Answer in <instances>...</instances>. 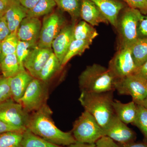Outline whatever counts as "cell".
<instances>
[{
	"instance_id": "38",
	"label": "cell",
	"mask_w": 147,
	"mask_h": 147,
	"mask_svg": "<svg viewBox=\"0 0 147 147\" xmlns=\"http://www.w3.org/2000/svg\"><path fill=\"white\" fill-rule=\"evenodd\" d=\"M134 74L147 80V61L143 65L137 68Z\"/></svg>"
},
{
	"instance_id": "10",
	"label": "cell",
	"mask_w": 147,
	"mask_h": 147,
	"mask_svg": "<svg viewBox=\"0 0 147 147\" xmlns=\"http://www.w3.org/2000/svg\"><path fill=\"white\" fill-rule=\"evenodd\" d=\"M108 68L116 79L135 73L137 68L132 59L130 47H119L110 61Z\"/></svg>"
},
{
	"instance_id": "15",
	"label": "cell",
	"mask_w": 147,
	"mask_h": 147,
	"mask_svg": "<svg viewBox=\"0 0 147 147\" xmlns=\"http://www.w3.org/2000/svg\"><path fill=\"white\" fill-rule=\"evenodd\" d=\"M94 3L108 20L109 23L117 28L119 13L124 7L123 3L117 0H90Z\"/></svg>"
},
{
	"instance_id": "39",
	"label": "cell",
	"mask_w": 147,
	"mask_h": 147,
	"mask_svg": "<svg viewBox=\"0 0 147 147\" xmlns=\"http://www.w3.org/2000/svg\"><path fill=\"white\" fill-rule=\"evenodd\" d=\"M11 131H24L22 130H19L18 129L9 126L8 125L3 122L2 121H0V134Z\"/></svg>"
},
{
	"instance_id": "29",
	"label": "cell",
	"mask_w": 147,
	"mask_h": 147,
	"mask_svg": "<svg viewBox=\"0 0 147 147\" xmlns=\"http://www.w3.org/2000/svg\"><path fill=\"white\" fill-rule=\"evenodd\" d=\"M24 131H11L0 134V147H21Z\"/></svg>"
},
{
	"instance_id": "45",
	"label": "cell",
	"mask_w": 147,
	"mask_h": 147,
	"mask_svg": "<svg viewBox=\"0 0 147 147\" xmlns=\"http://www.w3.org/2000/svg\"><path fill=\"white\" fill-rule=\"evenodd\" d=\"M1 72V65H0V72Z\"/></svg>"
},
{
	"instance_id": "34",
	"label": "cell",
	"mask_w": 147,
	"mask_h": 147,
	"mask_svg": "<svg viewBox=\"0 0 147 147\" xmlns=\"http://www.w3.org/2000/svg\"><path fill=\"white\" fill-rule=\"evenodd\" d=\"M137 34L138 38L147 37V16L142 13L140 16L138 23Z\"/></svg>"
},
{
	"instance_id": "4",
	"label": "cell",
	"mask_w": 147,
	"mask_h": 147,
	"mask_svg": "<svg viewBox=\"0 0 147 147\" xmlns=\"http://www.w3.org/2000/svg\"><path fill=\"white\" fill-rule=\"evenodd\" d=\"M71 133L76 142L95 144L104 136L103 129L94 117L84 110L74 123Z\"/></svg>"
},
{
	"instance_id": "17",
	"label": "cell",
	"mask_w": 147,
	"mask_h": 147,
	"mask_svg": "<svg viewBox=\"0 0 147 147\" xmlns=\"http://www.w3.org/2000/svg\"><path fill=\"white\" fill-rule=\"evenodd\" d=\"M80 17L92 26H99L101 23L109 22L101 13L97 6L90 0H82Z\"/></svg>"
},
{
	"instance_id": "23",
	"label": "cell",
	"mask_w": 147,
	"mask_h": 147,
	"mask_svg": "<svg viewBox=\"0 0 147 147\" xmlns=\"http://www.w3.org/2000/svg\"><path fill=\"white\" fill-rule=\"evenodd\" d=\"M21 147H63L50 143L26 128L23 133Z\"/></svg>"
},
{
	"instance_id": "6",
	"label": "cell",
	"mask_w": 147,
	"mask_h": 147,
	"mask_svg": "<svg viewBox=\"0 0 147 147\" xmlns=\"http://www.w3.org/2000/svg\"><path fill=\"white\" fill-rule=\"evenodd\" d=\"M49 97L47 83L34 78L19 103L29 113L39 110L47 104Z\"/></svg>"
},
{
	"instance_id": "8",
	"label": "cell",
	"mask_w": 147,
	"mask_h": 147,
	"mask_svg": "<svg viewBox=\"0 0 147 147\" xmlns=\"http://www.w3.org/2000/svg\"><path fill=\"white\" fill-rule=\"evenodd\" d=\"M30 115L21 104L11 98L0 104V121L19 130L26 129Z\"/></svg>"
},
{
	"instance_id": "12",
	"label": "cell",
	"mask_w": 147,
	"mask_h": 147,
	"mask_svg": "<svg viewBox=\"0 0 147 147\" xmlns=\"http://www.w3.org/2000/svg\"><path fill=\"white\" fill-rule=\"evenodd\" d=\"M53 52L52 48L37 46L31 51L24 61V68L33 77L38 78L40 71Z\"/></svg>"
},
{
	"instance_id": "30",
	"label": "cell",
	"mask_w": 147,
	"mask_h": 147,
	"mask_svg": "<svg viewBox=\"0 0 147 147\" xmlns=\"http://www.w3.org/2000/svg\"><path fill=\"white\" fill-rule=\"evenodd\" d=\"M133 125L137 127L144 137L147 143V109L142 105H137V112Z\"/></svg>"
},
{
	"instance_id": "13",
	"label": "cell",
	"mask_w": 147,
	"mask_h": 147,
	"mask_svg": "<svg viewBox=\"0 0 147 147\" xmlns=\"http://www.w3.org/2000/svg\"><path fill=\"white\" fill-rule=\"evenodd\" d=\"M42 23L39 18L27 16L23 19L16 34L19 40L38 42Z\"/></svg>"
},
{
	"instance_id": "42",
	"label": "cell",
	"mask_w": 147,
	"mask_h": 147,
	"mask_svg": "<svg viewBox=\"0 0 147 147\" xmlns=\"http://www.w3.org/2000/svg\"><path fill=\"white\" fill-rule=\"evenodd\" d=\"M95 144H88L76 142L74 144L67 146L66 147H95Z\"/></svg>"
},
{
	"instance_id": "9",
	"label": "cell",
	"mask_w": 147,
	"mask_h": 147,
	"mask_svg": "<svg viewBox=\"0 0 147 147\" xmlns=\"http://www.w3.org/2000/svg\"><path fill=\"white\" fill-rule=\"evenodd\" d=\"M65 25L64 17L58 11L51 12L45 16L42 23L38 46L40 48H52L53 40Z\"/></svg>"
},
{
	"instance_id": "40",
	"label": "cell",
	"mask_w": 147,
	"mask_h": 147,
	"mask_svg": "<svg viewBox=\"0 0 147 147\" xmlns=\"http://www.w3.org/2000/svg\"><path fill=\"white\" fill-rule=\"evenodd\" d=\"M40 0H18L21 5L29 9L32 8Z\"/></svg>"
},
{
	"instance_id": "36",
	"label": "cell",
	"mask_w": 147,
	"mask_h": 147,
	"mask_svg": "<svg viewBox=\"0 0 147 147\" xmlns=\"http://www.w3.org/2000/svg\"><path fill=\"white\" fill-rule=\"evenodd\" d=\"M11 33L5 16L0 18V41H2Z\"/></svg>"
},
{
	"instance_id": "22",
	"label": "cell",
	"mask_w": 147,
	"mask_h": 147,
	"mask_svg": "<svg viewBox=\"0 0 147 147\" xmlns=\"http://www.w3.org/2000/svg\"><path fill=\"white\" fill-rule=\"evenodd\" d=\"M98 34L91 25L84 21H80L74 26L73 31V39L86 40L93 42Z\"/></svg>"
},
{
	"instance_id": "44",
	"label": "cell",
	"mask_w": 147,
	"mask_h": 147,
	"mask_svg": "<svg viewBox=\"0 0 147 147\" xmlns=\"http://www.w3.org/2000/svg\"><path fill=\"white\" fill-rule=\"evenodd\" d=\"M142 105V106H144L145 108H147V95L146 97L145 98L143 102H142V105Z\"/></svg>"
},
{
	"instance_id": "21",
	"label": "cell",
	"mask_w": 147,
	"mask_h": 147,
	"mask_svg": "<svg viewBox=\"0 0 147 147\" xmlns=\"http://www.w3.org/2000/svg\"><path fill=\"white\" fill-rule=\"evenodd\" d=\"M62 68L61 63L53 52L40 71L37 79L47 83Z\"/></svg>"
},
{
	"instance_id": "19",
	"label": "cell",
	"mask_w": 147,
	"mask_h": 147,
	"mask_svg": "<svg viewBox=\"0 0 147 147\" xmlns=\"http://www.w3.org/2000/svg\"><path fill=\"white\" fill-rule=\"evenodd\" d=\"M113 106L115 115L124 123H133L137 112V105L134 101L124 103L117 100H113Z\"/></svg>"
},
{
	"instance_id": "24",
	"label": "cell",
	"mask_w": 147,
	"mask_h": 147,
	"mask_svg": "<svg viewBox=\"0 0 147 147\" xmlns=\"http://www.w3.org/2000/svg\"><path fill=\"white\" fill-rule=\"evenodd\" d=\"M0 65L1 72L6 78H11L20 71H24L21 69L15 53L5 56Z\"/></svg>"
},
{
	"instance_id": "2",
	"label": "cell",
	"mask_w": 147,
	"mask_h": 147,
	"mask_svg": "<svg viewBox=\"0 0 147 147\" xmlns=\"http://www.w3.org/2000/svg\"><path fill=\"white\" fill-rule=\"evenodd\" d=\"M114 92H81L79 98L84 110L93 116L102 129L105 127L115 115L113 106Z\"/></svg>"
},
{
	"instance_id": "27",
	"label": "cell",
	"mask_w": 147,
	"mask_h": 147,
	"mask_svg": "<svg viewBox=\"0 0 147 147\" xmlns=\"http://www.w3.org/2000/svg\"><path fill=\"white\" fill-rule=\"evenodd\" d=\"M57 5L55 0H40L32 8L28 11L27 16L39 18L52 12Z\"/></svg>"
},
{
	"instance_id": "33",
	"label": "cell",
	"mask_w": 147,
	"mask_h": 147,
	"mask_svg": "<svg viewBox=\"0 0 147 147\" xmlns=\"http://www.w3.org/2000/svg\"><path fill=\"white\" fill-rule=\"evenodd\" d=\"M129 7L138 9L142 13L147 14V0H122Z\"/></svg>"
},
{
	"instance_id": "31",
	"label": "cell",
	"mask_w": 147,
	"mask_h": 147,
	"mask_svg": "<svg viewBox=\"0 0 147 147\" xmlns=\"http://www.w3.org/2000/svg\"><path fill=\"white\" fill-rule=\"evenodd\" d=\"M19 40L15 32L11 33L1 41L2 50L4 57L6 55L15 53Z\"/></svg>"
},
{
	"instance_id": "35",
	"label": "cell",
	"mask_w": 147,
	"mask_h": 147,
	"mask_svg": "<svg viewBox=\"0 0 147 147\" xmlns=\"http://www.w3.org/2000/svg\"><path fill=\"white\" fill-rule=\"evenodd\" d=\"M95 147H122L118 143L106 136H103L95 143Z\"/></svg>"
},
{
	"instance_id": "5",
	"label": "cell",
	"mask_w": 147,
	"mask_h": 147,
	"mask_svg": "<svg viewBox=\"0 0 147 147\" xmlns=\"http://www.w3.org/2000/svg\"><path fill=\"white\" fill-rule=\"evenodd\" d=\"M141 11L130 7L125 10L118 18L116 29L119 38V47H131L138 38V23Z\"/></svg>"
},
{
	"instance_id": "43",
	"label": "cell",
	"mask_w": 147,
	"mask_h": 147,
	"mask_svg": "<svg viewBox=\"0 0 147 147\" xmlns=\"http://www.w3.org/2000/svg\"><path fill=\"white\" fill-rule=\"evenodd\" d=\"M4 58V57L3 55L2 50L1 41H0V63L3 60Z\"/></svg>"
},
{
	"instance_id": "14",
	"label": "cell",
	"mask_w": 147,
	"mask_h": 147,
	"mask_svg": "<svg viewBox=\"0 0 147 147\" xmlns=\"http://www.w3.org/2000/svg\"><path fill=\"white\" fill-rule=\"evenodd\" d=\"M76 23L65 25L52 43L53 53L62 64L66 53L73 40L74 28Z\"/></svg>"
},
{
	"instance_id": "32",
	"label": "cell",
	"mask_w": 147,
	"mask_h": 147,
	"mask_svg": "<svg viewBox=\"0 0 147 147\" xmlns=\"http://www.w3.org/2000/svg\"><path fill=\"white\" fill-rule=\"evenodd\" d=\"M11 98L10 78L0 76V104Z\"/></svg>"
},
{
	"instance_id": "20",
	"label": "cell",
	"mask_w": 147,
	"mask_h": 147,
	"mask_svg": "<svg viewBox=\"0 0 147 147\" xmlns=\"http://www.w3.org/2000/svg\"><path fill=\"white\" fill-rule=\"evenodd\" d=\"M130 50L135 66L139 68L147 61V37L138 38Z\"/></svg>"
},
{
	"instance_id": "7",
	"label": "cell",
	"mask_w": 147,
	"mask_h": 147,
	"mask_svg": "<svg viewBox=\"0 0 147 147\" xmlns=\"http://www.w3.org/2000/svg\"><path fill=\"white\" fill-rule=\"evenodd\" d=\"M115 90L119 94L131 96L132 101L142 105L147 95V80L134 74L116 79Z\"/></svg>"
},
{
	"instance_id": "18",
	"label": "cell",
	"mask_w": 147,
	"mask_h": 147,
	"mask_svg": "<svg viewBox=\"0 0 147 147\" xmlns=\"http://www.w3.org/2000/svg\"><path fill=\"white\" fill-rule=\"evenodd\" d=\"M34 77L26 71H21L10 78V88L11 98L19 102L28 86Z\"/></svg>"
},
{
	"instance_id": "28",
	"label": "cell",
	"mask_w": 147,
	"mask_h": 147,
	"mask_svg": "<svg viewBox=\"0 0 147 147\" xmlns=\"http://www.w3.org/2000/svg\"><path fill=\"white\" fill-rule=\"evenodd\" d=\"M38 46V42L19 40L15 52L18 63L22 70H26L24 62L33 49Z\"/></svg>"
},
{
	"instance_id": "41",
	"label": "cell",
	"mask_w": 147,
	"mask_h": 147,
	"mask_svg": "<svg viewBox=\"0 0 147 147\" xmlns=\"http://www.w3.org/2000/svg\"><path fill=\"white\" fill-rule=\"evenodd\" d=\"M122 147H147V143L144 142H129L124 144H119Z\"/></svg>"
},
{
	"instance_id": "16",
	"label": "cell",
	"mask_w": 147,
	"mask_h": 147,
	"mask_svg": "<svg viewBox=\"0 0 147 147\" xmlns=\"http://www.w3.org/2000/svg\"><path fill=\"white\" fill-rule=\"evenodd\" d=\"M28 11L18 0H12L4 16L11 33L17 32L21 22L27 17Z\"/></svg>"
},
{
	"instance_id": "37",
	"label": "cell",
	"mask_w": 147,
	"mask_h": 147,
	"mask_svg": "<svg viewBox=\"0 0 147 147\" xmlns=\"http://www.w3.org/2000/svg\"><path fill=\"white\" fill-rule=\"evenodd\" d=\"M12 0H0V18L4 16Z\"/></svg>"
},
{
	"instance_id": "25",
	"label": "cell",
	"mask_w": 147,
	"mask_h": 147,
	"mask_svg": "<svg viewBox=\"0 0 147 147\" xmlns=\"http://www.w3.org/2000/svg\"><path fill=\"white\" fill-rule=\"evenodd\" d=\"M92 42L88 40L73 39L62 62L63 68L71 58L76 56L82 55L86 50L90 48Z\"/></svg>"
},
{
	"instance_id": "11",
	"label": "cell",
	"mask_w": 147,
	"mask_h": 147,
	"mask_svg": "<svg viewBox=\"0 0 147 147\" xmlns=\"http://www.w3.org/2000/svg\"><path fill=\"white\" fill-rule=\"evenodd\" d=\"M102 129L104 136L109 137L119 144H126L136 140V133L115 115Z\"/></svg>"
},
{
	"instance_id": "3",
	"label": "cell",
	"mask_w": 147,
	"mask_h": 147,
	"mask_svg": "<svg viewBox=\"0 0 147 147\" xmlns=\"http://www.w3.org/2000/svg\"><path fill=\"white\" fill-rule=\"evenodd\" d=\"M116 79L108 68L98 64L88 66L79 77L81 92L102 93L115 91Z\"/></svg>"
},
{
	"instance_id": "26",
	"label": "cell",
	"mask_w": 147,
	"mask_h": 147,
	"mask_svg": "<svg viewBox=\"0 0 147 147\" xmlns=\"http://www.w3.org/2000/svg\"><path fill=\"white\" fill-rule=\"evenodd\" d=\"M57 5L61 10L67 12L71 16L73 23L80 17L82 0H55Z\"/></svg>"
},
{
	"instance_id": "1",
	"label": "cell",
	"mask_w": 147,
	"mask_h": 147,
	"mask_svg": "<svg viewBox=\"0 0 147 147\" xmlns=\"http://www.w3.org/2000/svg\"><path fill=\"white\" fill-rule=\"evenodd\" d=\"M52 115L53 111L47 104H45L30 114L27 128L55 144L67 146L76 143L71 131L65 132L56 126Z\"/></svg>"
}]
</instances>
